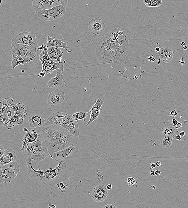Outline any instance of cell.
<instances>
[{
    "label": "cell",
    "mask_w": 188,
    "mask_h": 208,
    "mask_svg": "<svg viewBox=\"0 0 188 208\" xmlns=\"http://www.w3.org/2000/svg\"><path fill=\"white\" fill-rule=\"evenodd\" d=\"M130 44L124 30L114 28L97 43L96 55L100 64L121 65L128 54Z\"/></svg>",
    "instance_id": "cell-1"
},
{
    "label": "cell",
    "mask_w": 188,
    "mask_h": 208,
    "mask_svg": "<svg viewBox=\"0 0 188 208\" xmlns=\"http://www.w3.org/2000/svg\"><path fill=\"white\" fill-rule=\"evenodd\" d=\"M32 160L29 156L26 159L28 175L46 185L57 184L60 182H64L68 185L75 178V167L71 161L66 158L57 160L59 165L56 168H50L47 171L41 170L39 167L38 170L35 169L32 163Z\"/></svg>",
    "instance_id": "cell-2"
},
{
    "label": "cell",
    "mask_w": 188,
    "mask_h": 208,
    "mask_svg": "<svg viewBox=\"0 0 188 208\" xmlns=\"http://www.w3.org/2000/svg\"><path fill=\"white\" fill-rule=\"evenodd\" d=\"M40 128L50 155L71 146H75L78 143V139L59 125H49Z\"/></svg>",
    "instance_id": "cell-3"
},
{
    "label": "cell",
    "mask_w": 188,
    "mask_h": 208,
    "mask_svg": "<svg viewBox=\"0 0 188 208\" xmlns=\"http://www.w3.org/2000/svg\"><path fill=\"white\" fill-rule=\"evenodd\" d=\"M27 115L25 107L21 103H16L13 97H8L0 100V125L8 130L16 125H21Z\"/></svg>",
    "instance_id": "cell-4"
},
{
    "label": "cell",
    "mask_w": 188,
    "mask_h": 208,
    "mask_svg": "<svg viewBox=\"0 0 188 208\" xmlns=\"http://www.w3.org/2000/svg\"><path fill=\"white\" fill-rule=\"evenodd\" d=\"M59 125L71 132L79 139L80 131L77 121L74 120L71 115L63 112H54L47 119L45 126Z\"/></svg>",
    "instance_id": "cell-5"
},
{
    "label": "cell",
    "mask_w": 188,
    "mask_h": 208,
    "mask_svg": "<svg viewBox=\"0 0 188 208\" xmlns=\"http://www.w3.org/2000/svg\"><path fill=\"white\" fill-rule=\"evenodd\" d=\"M24 151L28 156L37 162L46 159L50 155L42 132L37 139L33 143L26 142Z\"/></svg>",
    "instance_id": "cell-6"
},
{
    "label": "cell",
    "mask_w": 188,
    "mask_h": 208,
    "mask_svg": "<svg viewBox=\"0 0 188 208\" xmlns=\"http://www.w3.org/2000/svg\"><path fill=\"white\" fill-rule=\"evenodd\" d=\"M20 172V166L16 161L3 165L0 171V183H11Z\"/></svg>",
    "instance_id": "cell-7"
},
{
    "label": "cell",
    "mask_w": 188,
    "mask_h": 208,
    "mask_svg": "<svg viewBox=\"0 0 188 208\" xmlns=\"http://www.w3.org/2000/svg\"><path fill=\"white\" fill-rule=\"evenodd\" d=\"M39 59L42 63V69L41 72L46 74H50L54 70L60 69L64 71V66L66 63L64 60H62L60 63L54 62L51 60L48 55L47 52L42 50L39 55Z\"/></svg>",
    "instance_id": "cell-8"
},
{
    "label": "cell",
    "mask_w": 188,
    "mask_h": 208,
    "mask_svg": "<svg viewBox=\"0 0 188 208\" xmlns=\"http://www.w3.org/2000/svg\"><path fill=\"white\" fill-rule=\"evenodd\" d=\"M68 4L58 5L47 9H42L36 13L39 17L43 20L50 21L57 19L66 13Z\"/></svg>",
    "instance_id": "cell-9"
},
{
    "label": "cell",
    "mask_w": 188,
    "mask_h": 208,
    "mask_svg": "<svg viewBox=\"0 0 188 208\" xmlns=\"http://www.w3.org/2000/svg\"><path fill=\"white\" fill-rule=\"evenodd\" d=\"M13 57L18 55L34 59L37 55V50L32 49L26 45L12 42L11 48Z\"/></svg>",
    "instance_id": "cell-10"
},
{
    "label": "cell",
    "mask_w": 188,
    "mask_h": 208,
    "mask_svg": "<svg viewBox=\"0 0 188 208\" xmlns=\"http://www.w3.org/2000/svg\"><path fill=\"white\" fill-rule=\"evenodd\" d=\"M12 42L26 45L32 49L37 50L38 40L37 37L32 33L23 32L20 33L12 39Z\"/></svg>",
    "instance_id": "cell-11"
},
{
    "label": "cell",
    "mask_w": 188,
    "mask_h": 208,
    "mask_svg": "<svg viewBox=\"0 0 188 208\" xmlns=\"http://www.w3.org/2000/svg\"><path fill=\"white\" fill-rule=\"evenodd\" d=\"M35 13L42 9H50L62 4H68L67 0H32Z\"/></svg>",
    "instance_id": "cell-12"
},
{
    "label": "cell",
    "mask_w": 188,
    "mask_h": 208,
    "mask_svg": "<svg viewBox=\"0 0 188 208\" xmlns=\"http://www.w3.org/2000/svg\"><path fill=\"white\" fill-rule=\"evenodd\" d=\"M88 29L90 32L97 35L101 34L105 28L104 22L101 18H94L89 21L88 24Z\"/></svg>",
    "instance_id": "cell-13"
},
{
    "label": "cell",
    "mask_w": 188,
    "mask_h": 208,
    "mask_svg": "<svg viewBox=\"0 0 188 208\" xmlns=\"http://www.w3.org/2000/svg\"><path fill=\"white\" fill-rule=\"evenodd\" d=\"M65 98V94L63 90L56 89L49 94L47 103L52 107L57 106L63 103Z\"/></svg>",
    "instance_id": "cell-14"
},
{
    "label": "cell",
    "mask_w": 188,
    "mask_h": 208,
    "mask_svg": "<svg viewBox=\"0 0 188 208\" xmlns=\"http://www.w3.org/2000/svg\"><path fill=\"white\" fill-rule=\"evenodd\" d=\"M108 190L107 187L101 185L94 187L92 192V197L96 202H100L105 200L107 197Z\"/></svg>",
    "instance_id": "cell-15"
},
{
    "label": "cell",
    "mask_w": 188,
    "mask_h": 208,
    "mask_svg": "<svg viewBox=\"0 0 188 208\" xmlns=\"http://www.w3.org/2000/svg\"><path fill=\"white\" fill-rule=\"evenodd\" d=\"M28 131L26 132L23 139V144L20 151H24L25 144L26 142L31 143L35 141L39 138L41 131L40 128H31L28 129Z\"/></svg>",
    "instance_id": "cell-16"
},
{
    "label": "cell",
    "mask_w": 188,
    "mask_h": 208,
    "mask_svg": "<svg viewBox=\"0 0 188 208\" xmlns=\"http://www.w3.org/2000/svg\"><path fill=\"white\" fill-rule=\"evenodd\" d=\"M104 104V103L101 98H98L97 99L95 103L90 110L89 113L90 114V118L86 126L91 124L94 121L98 119L100 115V109Z\"/></svg>",
    "instance_id": "cell-17"
},
{
    "label": "cell",
    "mask_w": 188,
    "mask_h": 208,
    "mask_svg": "<svg viewBox=\"0 0 188 208\" xmlns=\"http://www.w3.org/2000/svg\"><path fill=\"white\" fill-rule=\"evenodd\" d=\"M76 150L75 146H71L61 151L50 155L51 158L56 161L66 159L68 156L73 155Z\"/></svg>",
    "instance_id": "cell-18"
},
{
    "label": "cell",
    "mask_w": 188,
    "mask_h": 208,
    "mask_svg": "<svg viewBox=\"0 0 188 208\" xmlns=\"http://www.w3.org/2000/svg\"><path fill=\"white\" fill-rule=\"evenodd\" d=\"M18 156L17 153L13 149L7 148L3 156L0 158V164L3 165L9 163L17 160Z\"/></svg>",
    "instance_id": "cell-19"
},
{
    "label": "cell",
    "mask_w": 188,
    "mask_h": 208,
    "mask_svg": "<svg viewBox=\"0 0 188 208\" xmlns=\"http://www.w3.org/2000/svg\"><path fill=\"white\" fill-rule=\"evenodd\" d=\"M56 76L52 78L47 83V86L50 88H56L62 85L65 76L62 73V70L60 69L56 70Z\"/></svg>",
    "instance_id": "cell-20"
},
{
    "label": "cell",
    "mask_w": 188,
    "mask_h": 208,
    "mask_svg": "<svg viewBox=\"0 0 188 208\" xmlns=\"http://www.w3.org/2000/svg\"><path fill=\"white\" fill-rule=\"evenodd\" d=\"M46 120L43 117L37 114H33L28 118V121L30 123V127L39 128L44 126Z\"/></svg>",
    "instance_id": "cell-21"
},
{
    "label": "cell",
    "mask_w": 188,
    "mask_h": 208,
    "mask_svg": "<svg viewBox=\"0 0 188 208\" xmlns=\"http://www.w3.org/2000/svg\"><path fill=\"white\" fill-rule=\"evenodd\" d=\"M173 50L168 47H163L160 48V51L158 52V55L160 59L165 62L169 63L173 59Z\"/></svg>",
    "instance_id": "cell-22"
},
{
    "label": "cell",
    "mask_w": 188,
    "mask_h": 208,
    "mask_svg": "<svg viewBox=\"0 0 188 208\" xmlns=\"http://www.w3.org/2000/svg\"><path fill=\"white\" fill-rule=\"evenodd\" d=\"M48 55L51 60L54 61L56 60L59 63L61 62L62 57L64 55L63 51H61V48L56 47H50L48 48Z\"/></svg>",
    "instance_id": "cell-23"
},
{
    "label": "cell",
    "mask_w": 188,
    "mask_h": 208,
    "mask_svg": "<svg viewBox=\"0 0 188 208\" xmlns=\"http://www.w3.org/2000/svg\"><path fill=\"white\" fill-rule=\"evenodd\" d=\"M63 40V39L61 40H55L50 36H48L47 39V43L46 45L47 47H56L62 48L65 50H67L69 47L67 46V44L66 42H63L62 41Z\"/></svg>",
    "instance_id": "cell-24"
},
{
    "label": "cell",
    "mask_w": 188,
    "mask_h": 208,
    "mask_svg": "<svg viewBox=\"0 0 188 208\" xmlns=\"http://www.w3.org/2000/svg\"><path fill=\"white\" fill-rule=\"evenodd\" d=\"M33 59L30 57H25L21 56L18 55L15 57H13L11 62L12 69H14L20 64H23L29 63L33 61Z\"/></svg>",
    "instance_id": "cell-25"
},
{
    "label": "cell",
    "mask_w": 188,
    "mask_h": 208,
    "mask_svg": "<svg viewBox=\"0 0 188 208\" xmlns=\"http://www.w3.org/2000/svg\"><path fill=\"white\" fill-rule=\"evenodd\" d=\"M174 135H165L160 141V145L163 148L169 147L173 142Z\"/></svg>",
    "instance_id": "cell-26"
},
{
    "label": "cell",
    "mask_w": 188,
    "mask_h": 208,
    "mask_svg": "<svg viewBox=\"0 0 188 208\" xmlns=\"http://www.w3.org/2000/svg\"><path fill=\"white\" fill-rule=\"evenodd\" d=\"M144 4L147 7H157L163 4L162 0H144Z\"/></svg>",
    "instance_id": "cell-27"
},
{
    "label": "cell",
    "mask_w": 188,
    "mask_h": 208,
    "mask_svg": "<svg viewBox=\"0 0 188 208\" xmlns=\"http://www.w3.org/2000/svg\"><path fill=\"white\" fill-rule=\"evenodd\" d=\"M89 112H78L74 113L72 116V117L74 120L76 121L81 120H84L87 117Z\"/></svg>",
    "instance_id": "cell-28"
},
{
    "label": "cell",
    "mask_w": 188,
    "mask_h": 208,
    "mask_svg": "<svg viewBox=\"0 0 188 208\" xmlns=\"http://www.w3.org/2000/svg\"><path fill=\"white\" fill-rule=\"evenodd\" d=\"M175 131V127L171 125L165 127L162 130L163 134L164 135H174Z\"/></svg>",
    "instance_id": "cell-29"
},
{
    "label": "cell",
    "mask_w": 188,
    "mask_h": 208,
    "mask_svg": "<svg viewBox=\"0 0 188 208\" xmlns=\"http://www.w3.org/2000/svg\"><path fill=\"white\" fill-rule=\"evenodd\" d=\"M127 182L130 187H137L138 183L135 178L131 177H128L127 179Z\"/></svg>",
    "instance_id": "cell-30"
},
{
    "label": "cell",
    "mask_w": 188,
    "mask_h": 208,
    "mask_svg": "<svg viewBox=\"0 0 188 208\" xmlns=\"http://www.w3.org/2000/svg\"><path fill=\"white\" fill-rule=\"evenodd\" d=\"M7 5L5 0H0V15L3 13Z\"/></svg>",
    "instance_id": "cell-31"
},
{
    "label": "cell",
    "mask_w": 188,
    "mask_h": 208,
    "mask_svg": "<svg viewBox=\"0 0 188 208\" xmlns=\"http://www.w3.org/2000/svg\"><path fill=\"white\" fill-rule=\"evenodd\" d=\"M56 185L62 192H64V190L66 189V187H67L66 186L67 185L64 182H60L57 183Z\"/></svg>",
    "instance_id": "cell-32"
},
{
    "label": "cell",
    "mask_w": 188,
    "mask_h": 208,
    "mask_svg": "<svg viewBox=\"0 0 188 208\" xmlns=\"http://www.w3.org/2000/svg\"><path fill=\"white\" fill-rule=\"evenodd\" d=\"M115 202H114L112 204H106V205L102 207V208H116V207L115 206Z\"/></svg>",
    "instance_id": "cell-33"
},
{
    "label": "cell",
    "mask_w": 188,
    "mask_h": 208,
    "mask_svg": "<svg viewBox=\"0 0 188 208\" xmlns=\"http://www.w3.org/2000/svg\"><path fill=\"white\" fill-rule=\"evenodd\" d=\"M5 151L4 147H3V146L0 144V158L3 156L4 153H5Z\"/></svg>",
    "instance_id": "cell-34"
},
{
    "label": "cell",
    "mask_w": 188,
    "mask_h": 208,
    "mask_svg": "<svg viewBox=\"0 0 188 208\" xmlns=\"http://www.w3.org/2000/svg\"><path fill=\"white\" fill-rule=\"evenodd\" d=\"M177 115L178 112H177L176 110H173L170 112V114L169 115L175 117H176V116Z\"/></svg>",
    "instance_id": "cell-35"
},
{
    "label": "cell",
    "mask_w": 188,
    "mask_h": 208,
    "mask_svg": "<svg viewBox=\"0 0 188 208\" xmlns=\"http://www.w3.org/2000/svg\"><path fill=\"white\" fill-rule=\"evenodd\" d=\"M172 123L173 124L174 127L178 123V120L176 119H172Z\"/></svg>",
    "instance_id": "cell-36"
},
{
    "label": "cell",
    "mask_w": 188,
    "mask_h": 208,
    "mask_svg": "<svg viewBox=\"0 0 188 208\" xmlns=\"http://www.w3.org/2000/svg\"><path fill=\"white\" fill-rule=\"evenodd\" d=\"M182 127V124L181 122H178L176 126H175V128L176 129H179V128H181Z\"/></svg>",
    "instance_id": "cell-37"
},
{
    "label": "cell",
    "mask_w": 188,
    "mask_h": 208,
    "mask_svg": "<svg viewBox=\"0 0 188 208\" xmlns=\"http://www.w3.org/2000/svg\"><path fill=\"white\" fill-rule=\"evenodd\" d=\"M161 173V172L159 170H157L156 171H155V175L158 176H159Z\"/></svg>",
    "instance_id": "cell-38"
},
{
    "label": "cell",
    "mask_w": 188,
    "mask_h": 208,
    "mask_svg": "<svg viewBox=\"0 0 188 208\" xmlns=\"http://www.w3.org/2000/svg\"><path fill=\"white\" fill-rule=\"evenodd\" d=\"M175 139H176L177 140H178V141H180V140H181V135H180V134H179V135H177L175 136Z\"/></svg>",
    "instance_id": "cell-39"
},
{
    "label": "cell",
    "mask_w": 188,
    "mask_h": 208,
    "mask_svg": "<svg viewBox=\"0 0 188 208\" xmlns=\"http://www.w3.org/2000/svg\"><path fill=\"white\" fill-rule=\"evenodd\" d=\"M106 187H107V190H111L112 188V184H109L106 186Z\"/></svg>",
    "instance_id": "cell-40"
},
{
    "label": "cell",
    "mask_w": 188,
    "mask_h": 208,
    "mask_svg": "<svg viewBox=\"0 0 188 208\" xmlns=\"http://www.w3.org/2000/svg\"><path fill=\"white\" fill-rule=\"evenodd\" d=\"M160 48H159V47H157L155 48V52L158 53L160 51Z\"/></svg>",
    "instance_id": "cell-41"
},
{
    "label": "cell",
    "mask_w": 188,
    "mask_h": 208,
    "mask_svg": "<svg viewBox=\"0 0 188 208\" xmlns=\"http://www.w3.org/2000/svg\"><path fill=\"white\" fill-rule=\"evenodd\" d=\"M155 165H156V166H158V167H159V166H161V163L160 162L157 161L156 162V163H155Z\"/></svg>",
    "instance_id": "cell-42"
},
{
    "label": "cell",
    "mask_w": 188,
    "mask_h": 208,
    "mask_svg": "<svg viewBox=\"0 0 188 208\" xmlns=\"http://www.w3.org/2000/svg\"><path fill=\"white\" fill-rule=\"evenodd\" d=\"M156 166V165L155 163H152L150 165L151 169H153V168H155Z\"/></svg>",
    "instance_id": "cell-43"
},
{
    "label": "cell",
    "mask_w": 188,
    "mask_h": 208,
    "mask_svg": "<svg viewBox=\"0 0 188 208\" xmlns=\"http://www.w3.org/2000/svg\"><path fill=\"white\" fill-rule=\"evenodd\" d=\"M49 208H56V206L54 204H49Z\"/></svg>",
    "instance_id": "cell-44"
},
{
    "label": "cell",
    "mask_w": 188,
    "mask_h": 208,
    "mask_svg": "<svg viewBox=\"0 0 188 208\" xmlns=\"http://www.w3.org/2000/svg\"><path fill=\"white\" fill-rule=\"evenodd\" d=\"M181 137H183L185 135V132H184V131H181L180 132V134H179Z\"/></svg>",
    "instance_id": "cell-45"
},
{
    "label": "cell",
    "mask_w": 188,
    "mask_h": 208,
    "mask_svg": "<svg viewBox=\"0 0 188 208\" xmlns=\"http://www.w3.org/2000/svg\"><path fill=\"white\" fill-rule=\"evenodd\" d=\"M150 173H151V175L152 176L155 175V171H153V170L151 171Z\"/></svg>",
    "instance_id": "cell-46"
},
{
    "label": "cell",
    "mask_w": 188,
    "mask_h": 208,
    "mask_svg": "<svg viewBox=\"0 0 188 208\" xmlns=\"http://www.w3.org/2000/svg\"><path fill=\"white\" fill-rule=\"evenodd\" d=\"M153 57L152 56L148 57V61H151Z\"/></svg>",
    "instance_id": "cell-47"
},
{
    "label": "cell",
    "mask_w": 188,
    "mask_h": 208,
    "mask_svg": "<svg viewBox=\"0 0 188 208\" xmlns=\"http://www.w3.org/2000/svg\"><path fill=\"white\" fill-rule=\"evenodd\" d=\"M187 49H188V47L186 45H185L183 46V50H186Z\"/></svg>",
    "instance_id": "cell-48"
},
{
    "label": "cell",
    "mask_w": 188,
    "mask_h": 208,
    "mask_svg": "<svg viewBox=\"0 0 188 208\" xmlns=\"http://www.w3.org/2000/svg\"><path fill=\"white\" fill-rule=\"evenodd\" d=\"M181 45L182 46V47H183V46L185 45H186L185 42L182 41V42H181Z\"/></svg>",
    "instance_id": "cell-49"
},
{
    "label": "cell",
    "mask_w": 188,
    "mask_h": 208,
    "mask_svg": "<svg viewBox=\"0 0 188 208\" xmlns=\"http://www.w3.org/2000/svg\"><path fill=\"white\" fill-rule=\"evenodd\" d=\"M28 129L26 127H24L23 129V131L24 132H27L28 131Z\"/></svg>",
    "instance_id": "cell-50"
},
{
    "label": "cell",
    "mask_w": 188,
    "mask_h": 208,
    "mask_svg": "<svg viewBox=\"0 0 188 208\" xmlns=\"http://www.w3.org/2000/svg\"><path fill=\"white\" fill-rule=\"evenodd\" d=\"M43 44H42V46H41L39 47L38 49H39V50H42V49H43Z\"/></svg>",
    "instance_id": "cell-51"
},
{
    "label": "cell",
    "mask_w": 188,
    "mask_h": 208,
    "mask_svg": "<svg viewBox=\"0 0 188 208\" xmlns=\"http://www.w3.org/2000/svg\"><path fill=\"white\" fill-rule=\"evenodd\" d=\"M155 61H156V59H155V58L153 57L152 59L151 62H155Z\"/></svg>",
    "instance_id": "cell-52"
},
{
    "label": "cell",
    "mask_w": 188,
    "mask_h": 208,
    "mask_svg": "<svg viewBox=\"0 0 188 208\" xmlns=\"http://www.w3.org/2000/svg\"><path fill=\"white\" fill-rule=\"evenodd\" d=\"M2 166V165H1V164H0V171H1V170Z\"/></svg>",
    "instance_id": "cell-53"
},
{
    "label": "cell",
    "mask_w": 188,
    "mask_h": 208,
    "mask_svg": "<svg viewBox=\"0 0 188 208\" xmlns=\"http://www.w3.org/2000/svg\"><path fill=\"white\" fill-rule=\"evenodd\" d=\"M158 64H160V60H158Z\"/></svg>",
    "instance_id": "cell-54"
},
{
    "label": "cell",
    "mask_w": 188,
    "mask_h": 208,
    "mask_svg": "<svg viewBox=\"0 0 188 208\" xmlns=\"http://www.w3.org/2000/svg\"><path fill=\"white\" fill-rule=\"evenodd\" d=\"M152 187L154 188V189H155L156 188V187L155 186H153Z\"/></svg>",
    "instance_id": "cell-55"
}]
</instances>
